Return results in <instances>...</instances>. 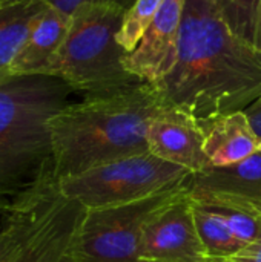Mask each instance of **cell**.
I'll use <instances>...</instances> for the list:
<instances>
[{"instance_id": "obj_1", "label": "cell", "mask_w": 261, "mask_h": 262, "mask_svg": "<svg viewBox=\"0 0 261 262\" xmlns=\"http://www.w3.org/2000/svg\"><path fill=\"white\" fill-rule=\"evenodd\" d=\"M154 84L165 106L197 120L245 111L261 97V49L235 35L211 0H186L175 64Z\"/></svg>"}, {"instance_id": "obj_2", "label": "cell", "mask_w": 261, "mask_h": 262, "mask_svg": "<svg viewBox=\"0 0 261 262\" xmlns=\"http://www.w3.org/2000/svg\"><path fill=\"white\" fill-rule=\"evenodd\" d=\"M163 107L148 81L65 106L49 123L57 180L149 152L148 129Z\"/></svg>"}, {"instance_id": "obj_3", "label": "cell", "mask_w": 261, "mask_h": 262, "mask_svg": "<svg viewBox=\"0 0 261 262\" xmlns=\"http://www.w3.org/2000/svg\"><path fill=\"white\" fill-rule=\"evenodd\" d=\"M72 92L54 75L0 80V216L55 177L49 123L69 104Z\"/></svg>"}, {"instance_id": "obj_4", "label": "cell", "mask_w": 261, "mask_h": 262, "mask_svg": "<svg viewBox=\"0 0 261 262\" xmlns=\"http://www.w3.org/2000/svg\"><path fill=\"white\" fill-rule=\"evenodd\" d=\"M123 9L103 5L80 6L71 17V28L45 75L66 81L85 97L112 94L143 83L126 71V49L117 35Z\"/></svg>"}, {"instance_id": "obj_5", "label": "cell", "mask_w": 261, "mask_h": 262, "mask_svg": "<svg viewBox=\"0 0 261 262\" xmlns=\"http://www.w3.org/2000/svg\"><path fill=\"white\" fill-rule=\"evenodd\" d=\"M85 213L55 177L48 178L0 216V262H77Z\"/></svg>"}, {"instance_id": "obj_6", "label": "cell", "mask_w": 261, "mask_h": 262, "mask_svg": "<svg viewBox=\"0 0 261 262\" xmlns=\"http://www.w3.org/2000/svg\"><path fill=\"white\" fill-rule=\"evenodd\" d=\"M191 175L148 198L86 210L75 241L77 262H140L146 227L165 207L189 193Z\"/></svg>"}, {"instance_id": "obj_7", "label": "cell", "mask_w": 261, "mask_h": 262, "mask_svg": "<svg viewBox=\"0 0 261 262\" xmlns=\"http://www.w3.org/2000/svg\"><path fill=\"white\" fill-rule=\"evenodd\" d=\"M188 175L189 170L146 152L58 180V184L68 198L91 210L148 198Z\"/></svg>"}, {"instance_id": "obj_8", "label": "cell", "mask_w": 261, "mask_h": 262, "mask_svg": "<svg viewBox=\"0 0 261 262\" xmlns=\"http://www.w3.org/2000/svg\"><path fill=\"white\" fill-rule=\"evenodd\" d=\"M140 262H206L191 190L165 207L146 227L138 252Z\"/></svg>"}, {"instance_id": "obj_9", "label": "cell", "mask_w": 261, "mask_h": 262, "mask_svg": "<svg viewBox=\"0 0 261 262\" xmlns=\"http://www.w3.org/2000/svg\"><path fill=\"white\" fill-rule=\"evenodd\" d=\"M186 0H165L154 21L132 52L125 57V68L142 81L157 83L175 64L182 18Z\"/></svg>"}, {"instance_id": "obj_10", "label": "cell", "mask_w": 261, "mask_h": 262, "mask_svg": "<svg viewBox=\"0 0 261 262\" xmlns=\"http://www.w3.org/2000/svg\"><path fill=\"white\" fill-rule=\"evenodd\" d=\"M148 149L152 155L191 173L211 167L205 154V132L200 121L174 107L165 106L151 121Z\"/></svg>"}, {"instance_id": "obj_11", "label": "cell", "mask_w": 261, "mask_h": 262, "mask_svg": "<svg viewBox=\"0 0 261 262\" xmlns=\"http://www.w3.org/2000/svg\"><path fill=\"white\" fill-rule=\"evenodd\" d=\"M198 121L205 132V154L211 167L231 166L261 152V138L245 111Z\"/></svg>"}, {"instance_id": "obj_12", "label": "cell", "mask_w": 261, "mask_h": 262, "mask_svg": "<svg viewBox=\"0 0 261 262\" xmlns=\"http://www.w3.org/2000/svg\"><path fill=\"white\" fill-rule=\"evenodd\" d=\"M71 20V15L46 6L17 54L11 75L45 74L68 35Z\"/></svg>"}, {"instance_id": "obj_13", "label": "cell", "mask_w": 261, "mask_h": 262, "mask_svg": "<svg viewBox=\"0 0 261 262\" xmlns=\"http://www.w3.org/2000/svg\"><path fill=\"white\" fill-rule=\"evenodd\" d=\"M189 190L218 193L261 207V152L231 166L192 173Z\"/></svg>"}, {"instance_id": "obj_14", "label": "cell", "mask_w": 261, "mask_h": 262, "mask_svg": "<svg viewBox=\"0 0 261 262\" xmlns=\"http://www.w3.org/2000/svg\"><path fill=\"white\" fill-rule=\"evenodd\" d=\"M45 8L43 0L0 3V80L11 75L14 60Z\"/></svg>"}, {"instance_id": "obj_15", "label": "cell", "mask_w": 261, "mask_h": 262, "mask_svg": "<svg viewBox=\"0 0 261 262\" xmlns=\"http://www.w3.org/2000/svg\"><path fill=\"white\" fill-rule=\"evenodd\" d=\"M192 200L195 226L203 243L206 259H225L238 253L243 246L234 238L225 221L202 201Z\"/></svg>"}, {"instance_id": "obj_16", "label": "cell", "mask_w": 261, "mask_h": 262, "mask_svg": "<svg viewBox=\"0 0 261 262\" xmlns=\"http://www.w3.org/2000/svg\"><path fill=\"white\" fill-rule=\"evenodd\" d=\"M229 29L261 49V0H211Z\"/></svg>"}, {"instance_id": "obj_17", "label": "cell", "mask_w": 261, "mask_h": 262, "mask_svg": "<svg viewBox=\"0 0 261 262\" xmlns=\"http://www.w3.org/2000/svg\"><path fill=\"white\" fill-rule=\"evenodd\" d=\"M163 2L165 0H137L125 12L117 40L126 49V52H132L137 48L145 32L154 21Z\"/></svg>"}, {"instance_id": "obj_18", "label": "cell", "mask_w": 261, "mask_h": 262, "mask_svg": "<svg viewBox=\"0 0 261 262\" xmlns=\"http://www.w3.org/2000/svg\"><path fill=\"white\" fill-rule=\"evenodd\" d=\"M135 2L137 0H43L46 6L62 11L68 15H72L80 6L85 5H103V6H114L128 11Z\"/></svg>"}, {"instance_id": "obj_19", "label": "cell", "mask_w": 261, "mask_h": 262, "mask_svg": "<svg viewBox=\"0 0 261 262\" xmlns=\"http://www.w3.org/2000/svg\"><path fill=\"white\" fill-rule=\"evenodd\" d=\"M206 262H261V238L242 249L234 256L225 259H206Z\"/></svg>"}, {"instance_id": "obj_20", "label": "cell", "mask_w": 261, "mask_h": 262, "mask_svg": "<svg viewBox=\"0 0 261 262\" xmlns=\"http://www.w3.org/2000/svg\"><path fill=\"white\" fill-rule=\"evenodd\" d=\"M245 112H246L255 134L261 138V100H257L255 103H252L249 107L245 109Z\"/></svg>"}, {"instance_id": "obj_21", "label": "cell", "mask_w": 261, "mask_h": 262, "mask_svg": "<svg viewBox=\"0 0 261 262\" xmlns=\"http://www.w3.org/2000/svg\"><path fill=\"white\" fill-rule=\"evenodd\" d=\"M3 2H6V0H0V3H3Z\"/></svg>"}, {"instance_id": "obj_22", "label": "cell", "mask_w": 261, "mask_h": 262, "mask_svg": "<svg viewBox=\"0 0 261 262\" xmlns=\"http://www.w3.org/2000/svg\"><path fill=\"white\" fill-rule=\"evenodd\" d=\"M258 100H261V97H260V98H258Z\"/></svg>"}]
</instances>
